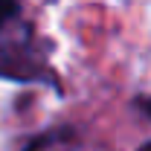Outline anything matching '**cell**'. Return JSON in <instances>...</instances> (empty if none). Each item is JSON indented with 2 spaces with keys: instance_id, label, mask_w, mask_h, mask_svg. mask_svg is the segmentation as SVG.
Returning <instances> with one entry per match:
<instances>
[{
  "instance_id": "6da1fadb",
  "label": "cell",
  "mask_w": 151,
  "mask_h": 151,
  "mask_svg": "<svg viewBox=\"0 0 151 151\" xmlns=\"http://www.w3.org/2000/svg\"><path fill=\"white\" fill-rule=\"evenodd\" d=\"M18 15V0H0V29Z\"/></svg>"
},
{
  "instance_id": "7a4b0ae2",
  "label": "cell",
  "mask_w": 151,
  "mask_h": 151,
  "mask_svg": "<svg viewBox=\"0 0 151 151\" xmlns=\"http://www.w3.org/2000/svg\"><path fill=\"white\" fill-rule=\"evenodd\" d=\"M137 108L151 116V96H137Z\"/></svg>"
},
{
  "instance_id": "3957f363",
  "label": "cell",
  "mask_w": 151,
  "mask_h": 151,
  "mask_svg": "<svg viewBox=\"0 0 151 151\" xmlns=\"http://www.w3.org/2000/svg\"><path fill=\"white\" fill-rule=\"evenodd\" d=\"M47 139H50V137H41V139H32V142H29V145H26L23 151H41V148H44V142H47Z\"/></svg>"
},
{
  "instance_id": "277c9868",
  "label": "cell",
  "mask_w": 151,
  "mask_h": 151,
  "mask_svg": "<svg viewBox=\"0 0 151 151\" xmlns=\"http://www.w3.org/2000/svg\"><path fill=\"white\" fill-rule=\"evenodd\" d=\"M137 151H151V142H145V145H139Z\"/></svg>"
}]
</instances>
